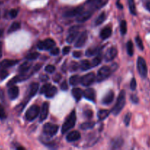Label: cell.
Segmentation results:
<instances>
[{
  "label": "cell",
  "mask_w": 150,
  "mask_h": 150,
  "mask_svg": "<svg viewBox=\"0 0 150 150\" xmlns=\"http://www.w3.org/2000/svg\"><path fill=\"white\" fill-rule=\"evenodd\" d=\"M125 103H126V94H125L124 91L122 90L121 91L120 93H119L116 105H114V107H113V109H112L111 111V112L113 113V115L116 116L121 112L122 108L124 107Z\"/></svg>",
  "instance_id": "1"
},
{
  "label": "cell",
  "mask_w": 150,
  "mask_h": 150,
  "mask_svg": "<svg viewBox=\"0 0 150 150\" xmlns=\"http://www.w3.org/2000/svg\"><path fill=\"white\" fill-rule=\"evenodd\" d=\"M75 123H76V112H75L74 110H73V111L71 112V114H69V117L66 119L64 124L63 125L61 130L62 133H66V132L69 131V130L73 128Z\"/></svg>",
  "instance_id": "2"
},
{
  "label": "cell",
  "mask_w": 150,
  "mask_h": 150,
  "mask_svg": "<svg viewBox=\"0 0 150 150\" xmlns=\"http://www.w3.org/2000/svg\"><path fill=\"white\" fill-rule=\"evenodd\" d=\"M137 67H138V73L140 76L143 78H146L148 73V68H147V64L145 59L143 57H139L137 61Z\"/></svg>",
  "instance_id": "3"
},
{
  "label": "cell",
  "mask_w": 150,
  "mask_h": 150,
  "mask_svg": "<svg viewBox=\"0 0 150 150\" xmlns=\"http://www.w3.org/2000/svg\"><path fill=\"white\" fill-rule=\"evenodd\" d=\"M40 107L37 105H32L29 109L26 111V115H25V117H26V120L27 121H32V120H35L40 114Z\"/></svg>",
  "instance_id": "4"
},
{
  "label": "cell",
  "mask_w": 150,
  "mask_h": 150,
  "mask_svg": "<svg viewBox=\"0 0 150 150\" xmlns=\"http://www.w3.org/2000/svg\"><path fill=\"white\" fill-rule=\"evenodd\" d=\"M111 74V68L107 66H104L101 67L98 71V74L96 76V81L98 82H101L106 80Z\"/></svg>",
  "instance_id": "5"
},
{
  "label": "cell",
  "mask_w": 150,
  "mask_h": 150,
  "mask_svg": "<svg viewBox=\"0 0 150 150\" xmlns=\"http://www.w3.org/2000/svg\"><path fill=\"white\" fill-rule=\"evenodd\" d=\"M58 130V125L51 124V123H46L44 126V133L49 136H53L57 133Z\"/></svg>",
  "instance_id": "6"
},
{
  "label": "cell",
  "mask_w": 150,
  "mask_h": 150,
  "mask_svg": "<svg viewBox=\"0 0 150 150\" xmlns=\"http://www.w3.org/2000/svg\"><path fill=\"white\" fill-rule=\"evenodd\" d=\"M96 80V76L94 73H89L80 79V83L82 86H88L92 84Z\"/></svg>",
  "instance_id": "7"
},
{
  "label": "cell",
  "mask_w": 150,
  "mask_h": 150,
  "mask_svg": "<svg viewBox=\"0 0 150 150\" xmlns=\"http://www.w3.org/2000/svg\"><path fill=\"white\" fill-rule=\"evenodd\" d=\"M55 45V42L52 39L45 40L44 41H41L38 43V48L40 50H50L53 48Z\"/></svg>",
  "instance_id": "8"
},
{
  "label": "cell",
  "mask_w": 150,
  "mask_h": 150,
  "mask_svg": "<svg viewBox=\"0 0 150 150\" xmlns=\"http://www.w3.org/2000/svg\"><path fill=\"white\" fill-rule=\"evenodd\" d=\"M78 29H79V26H72L69 30V35L66 38V41L68 43H71L73 41L76 39V38L78 35Z\"/></svg>",
  "instance_id": "9"
},
{
  "label": "cell",
  "mask_w": 150,
  "mask_h": 150,
  "mask_svg": "<svg viewBox=\"0 0 150 150\" xmlns=\"http://www.w3.org/2000/svg\"><path fill=\"white\" fill-rule=\"evenodd\" d=\"M117 54V49H116L115 47H111V48H109V49L107 50V52H106L105 55H104V60H105L106 62L112 61V60H113L116 58Z\"/></svg>",
  "instance_id": "10"
},
{
  "label": "cell",
  "mask_w": 150,
  "mask_h": 150,
  "mask_svg": "<svg viewBox=\"0 0 150 150\" xmlns=\"http://www.w3.org/2000/svg\"><path fill=\"white\" fill-rule=\"evenodd\" d=\"M49 103L45 102L43 103L41 111H40V121L41 122H43L47 118L49 114Z\"/></svg>",
  "instance_id": "11"
},
{
  "label": "cell",
  "mask_w": 150,
  "mask_h": 150,
  "mask_svg": "<svg viewBox=\"0 0 150 150\" xmlns=\"http://www.w3.org/2000/svg\"><path fill=\"white\" fill-rule=\"evenodd\" d=\"M92 16V10H88V11L82 12L79 15H78L76 18V21L79 23H83L86 21L87 20L90 18Z\"/></svg>",
  "instance_id": "12"
},
{
  "label": "cell",
  "mask_w": 150,
  "mask_h": 150,
  "mask_svg": "<svg viewBox=\"0 0 150 150\" xmlns=\"http://www.w3.org/2000/svg\"><path fill=\"white\" fill-rule=\"evenodd\" d=\"M82 10H83V7L80 6V7H75V8L72 9V10H68L66 13H64L63 16L65 17H74V16H78V15L80 14L82 12Z\"/></svg>",
  "instance_id": "13"
},
{
  "label": "cell",
  "mask_w": 150,
  "mask_h": 150,
  "mask_svg": "<svg viewBox=\"0 0 150 150\" xmlns=\"http://www.w3.org/2000/svg\"><path fill=\"white\" fill-rule=\"evenodd\" d=\"M87 39H88V33H87V32H83L79 37L76 42H75V47L76 48H81V47L84 46V45L86 42Z\"/></svg>",
  "instance_id": "14"
},
{
  "label": "cell",
  "mask_w": 150,
  "mask_h": 150,
  "mask_svg": "<svg viewBox=\"0 0 150 150\" xmlns=\"http://www.w3.org/2000/svg\"><path fill=\"white\" fill-rule=\"evenodd\" d=\"M19 95V89L18 86L12 85L8 89V96L10 100H15L18 98Z\"/></svg>",
  "instance_id": "15"
},
{
  "label": "cell",
  "mask_w": 150,
  "mask_h": 150,
  "mask_svg": "<svg viewBox=\"0 0 150 150\" xmlns=\"http://www.w3.org/2000/svg\"><path fill=\"white\" fill-rule=\"evenodd\" d=\"M19 62V60L13 59H4L0 62V68L1 69H7L8 67H13L15 64Z\"/></svg>",
  "instance_id": "16"
},
{
  "label": "cell",
  "mask_w": 150,
  "mask_h": 150,
  "mask_svg": "<svg viewBox=\"0 0 150 150\" xmlns=\"http://www.w3.org/2000/svg\"><path fill=\"white\" fill-rule=\"evenodd\" d=\"M83 95L87 100L90 101H95L96 99V92L94 89L88 88L85 89L83 92Z\"/></svg>",
  "instance_id": "17"
},
{
  "label": "cell",
  "mask_w": 150,
  "mask_h": 150,
  "mask_svg": "<svg viewBox=\"0 0 150 150\" xmlns=\"http://www.w3.org/2000/svg\"><path fill=\"white\" fill-rule=\"evenodd\" d=\"M107 1H108V0H94L90 4H91L93 10H98V9L104 7L107 4Z\"/></svg>",
  "instance_id": "18"
},
{
  "label": "cell",
  "mask_w": 150,
  "mask_h": 150,
  "mask_svg": "<svg viewBox=\"0 0 150 150\" xmlns=\"http://www.w3.org/2000/svg\"><path fill=\"white\" fill-rule=\"evenodd\" d=\"M80 133L78 131H72L69 133L66 136V140L69 142H74L80 139Z\"/></svg>",
  "instance_id": "19"
},
{
  "label": "cell",
  "mask_w": 150,
  "mask_h": 150,
  "mask_svg": "<svg viewBox=\"0 0 150 150\" xmlns=\"http://www.w3.org/2000/svg\"><path fill=\"white\" fill-rule=\"evenodd\" d=\"M114 99V93L113 91H109L102 98V103L105 105H109L113 102Z\"/></svg>",
  "instance_id": "20"
},
{
  "label": "cell",
  "mask_w": 150,
  "mask_h": 150,
  "mask_svg": "<svg viewBox=\"0 0 150 150\" xmlns=\"http://www.w3.org/2000/svg\"><path fill=\"white\" fill-rule=\"evenodd\" d=\"M26 78H27V76H25V74H24V73H21V74H20L19 76H16V77L13 78V79H11V80L10 81V82L7 83V85H8V86L14 85L15 83H18V82H20V81H22L26 80Z\"/></svg>",
  "instance_id": "21"
},
{
  "label": "cell",
  "mask_w": 150,
  "mask_h": 150,
  "mask_svg": "<svg viewBox=\"0 0 150 150\" xmlns=\"http://www.w3.org/2000/svg\"><path fill=\"white\" fill-rule=\"evenodd\" d=\"M112 34V29L110 27H106L103 29L100 32V38L102 40H106L110 38Z\"/></svg>",
  "instance_id": "22"
},
{
  "label": "cell",
  "mask_w": 150,
  "mask_h": 150,
  "mask_svg": "<svg viewBox=\"0 0 150 150\" xmlns=\"http://www.w3.org/2000/svg\"><path fill=\"white\" fill-rule=\"evenodd\" d=\"M71 92L72 95H73V97L76 101L80 100L81 98H82V96L83 95V92H82V89H79V88H74L72 89Z\"/></svg>",
  "instance_id": "23"
},
{
  "label": "cell",
  "mask_w": 150,
  "mask_h": 150,
  "mask_svg": "<svg viewBox=\"0 0 150 150\" xmlns=\"http://www.w3.org/2000/svg\"><path fill=\"white\" fill-rule=\"evenodd\" d=\"M38 89H39V84H38V83H31L30 86H29V98L36 95V93L38 91Z\"/></svg>",
  "instance_id": "24"
},
{
  "label": "cell",
  "mask_w": 150,
  "mask_h": 150,
  "mask_svg": "<svg viewBox=\"0 0 150 150\" xmlns=\"http://www.w3.org/2000/svg\"><path fill=\"white\" fill-rule=\"evenodd\" d=\"M123 139H122L121 138H117V139H115L113 142V143H112V148L114 149H119V148H121L123 146Z\"/></svg>",
  "instance_id": "25"
},
{
  "label": "cell",
  "mask_w": 150,
  "mask_h": 150,
  "mask_svg": "<svg viewBox=\"0 0 150 150\" xmlns=\"http://www.w3.org/2000/svg\"><path fill=\"white\" fill-rule=\"evenodd\" d=\"M57 89L55 86H50L49 89L45 93V95L47 98H51L57 94Z\"/></svg>",
  "instance_id": "26"
},
{
  "label": "cell",
  "mask_w": 150,
  "mask_h": 150,
  "mask_svg": "<svg viewBox=\"0 0 150 150\" xmlns=\"http://www.w3.org/2000/svg\"><path fill=\"white\" fill-rule=\"evenodd\" d=\"M101 48L100 47H94V48H91L86 51V56L87 57H92V56L95 55V54H98L100 51Z\"/></svg>",
  "instance_id": "27"
},
{
  "label": "cell",
  "mask_w": 150,
  "mask_h": 150,
  "mask_svg": "<svg viewBox=\"0 0 150 150\" xmlns=\"http://www.w3.org/2000/svg\"><path fill=\"white\" fill-rule=\"evenodd\" d=\"M110 114V111L106 109H101L98 112V118L99 120H103L107 118Z\"/></svg>",
  "instance_id": "28"
},
{
  "label": "cell",
  "mask_w": 150,
  "mask_h": 150,
  "mask_svg": "<svg viewBox=\"0 0 150 150\" xmlns=\"http://www.w3.org/2000/svg\"><path fill=\"white\" fill-rule=\"evenodd\" d=\"M80 79L81 78L79 76L75 75V76H71L70 78V79H69V83H70V84L71 86H76V85H78L80 83Z\"/></svg>",
  "instance_id": "29"
},
{
  "label": "cell",
  "mask_w": 150,
  "mask_h": 150,
  "mask_svg": "<svg viewBox=\"0 0 150 150\" xmlns=\"http://www.w3.org/2000/svg\"><path fill=\"white\" fill-rule=\"evenodd\" d=\"M30 67H31V63L28 62H24L23 64L19 67V70L21 73H24L29 70Z\"/></svg>",
  "instance_id": "30"
},
{
  "label": "cell",
  "mask_w": 150,
  "mask_h": 150,
  "mask_svg": "<svg viewBox=\"0 0 150 150\" xmlns=\"http://www.w3.org/2000/svg\"><path fill=\"white\" fill-rule=\"evenodd\" d=\"M20 27H21V23H19V22H13V23L10 25V27H9L7 32H8V33L14 32H16V31H17L18 29H20Z\"/></svg>",
  "instance_id": "31"
},
{
  "label": "cell",
  "mask_w": 150,
  "mask_h": 150,
  "mask_svg": "<svg viewBox=\"0 0 150 150\" xmlns=\"http://www.w3.org/2000/svg\"><path fill=\"white\" fill-rule=\"evenodd\" d=\"M128 1V5H129V9L130 13H132L133 16H136V7H135V4L134 0H127Z\"/></svg>",
  "instance_id": "32"
},
{
  "label": "cell",
  "mask_w": 150,
  "mask_h": 150,
  "mask_svg": "<svg viewBox=\"0 0 150 150\" xmlns=\"http://www.w3.org/2000/svg\"><path fill=\"white\" fill-rule=\"evenodd\" d=\"M92 67L91 66V64L89 62V61L88 60H82L80 63V68L82 69V70L85 71L87 70H89L91 67Z\"/></svg>",
  "instance_id": "33"
},
{
  "label": "cell",
  "mask_w": 150,
  "mask_h": 150,
  "mask_svg": "<svg viewBox=\"0 0 150 150\" xmlns=\"http://www.w3.org/2000/svg\"><path fill=\"white\" fill-rule=\"evenodd\" d=\"M126 51L127 54L129 57H132L134 54V48H133V43L132 41H128L126 43Z\"/></svg>",
  "instance_id": "34"
},
{
  "label": "cell",
  "mask_w": 150,
  "mask_h": 150,
  "mask_svg": "<svg viewBox=\"0 0 150 150\" xmlns=\"http://www.w3.org/2000/svg\"><path fill=\"white\" fill-rule=\"evenodd\" d=\"M95 125V123L93 122H87L82 123L80 125V127L82 130H89V129L93 128Z\"/></svg>",
  "instance_id": "35"
},
{
  "label": "cell",
  "mask_w": 150,
  "mask_h": 150,
  "mask_svg": "<svg viewBox=\"0 0 150 150\" xmlns=\"http://www.w3.org/2000/svg\"><path fill=\"white\" fill-rule=\"evenodd\" d=\"M105 19H106V13L103 12V13H101V14L99 16V17L96 19V21H95L96 25L101 24V23L104 21Z\"/></svg>",
  "instance_id": "36"
},
{
  "label": "cell",
  "mask_w": 150,
  "mask_h": 150,
  "mask_svg": "<svg viewBox=\"0 0 150 150\" xmlns=\"http://www.w3.org/2000/svg\"><path fill=\"white\" fill-rule=\"evenodd\" d=\"M101 54H99V55L96 57L95 58L93 59L92 62H91V66H92V67H96V66L99 65V64L101 63Z\"/></svg>",
  "instance_id": "37"
},
{
  "label": "cell",
  "mask_w": 150,
  "mask_h": 150,
  "mask_svg": "<svg viewBox=\"0 0 150 150\" xmlns=\"http://www.w3.org/2000/svg\"><path fill=\"white\" fill-rule=\"evenodd\" d=\"M120 31L121 35H125L127 31V28H126V22L124 20L121 21L120 24Z\"/></svg>",
  "instance_id": "38"
},
{
  "label": "cell",
  "mask_w": 150,
  "mask_h": 150,
  "mask_svg": "<svg viewBox=\"0 0 150 150\" xmlns=\"http://www.w3.org/2000/svg\"><path fill=\"white\" fill-rule=\"evenodd\" d=\"M38 57H39V54H38V52H33L28 54L26 57V59L32 61V60H35L36 59H38Z\"/></svg>",
  "instance_id": "39"
},
{
  "label": "cell",
  "mask_w": 150,
  "mask_h": 150,
  "mask_svg": "<svg viewBox=\"0 0 150 150\" xmlns=\"http://www.w3.org/2000/svg\"><path fill=\"white\" fill-rule=\"evenodd\" d=\"M135 42H136L137 45H138V48H139L140 50H141V51H143L144 48V44H143V41L142 40H141V38H140L139 36H137L136 38H135Z\"/></svg>",
  "instance_id": "40"
},
{
  "label": "cell",
  "mask_w": 150,
  "mask_h": 150,
  "mask_svg": "<svg viewBox=\"0 0 150 150\" xmlns=\"http://www.w3.org/2000/svg\"><path fill=\"white\" fill-rule=\"evenodd\" d=\"M8 72L5 69H1L0 70V80H4L8 76Z\"/></svg>",
  "instance_id": "41"
},
{
  "label": "cell",
  "mask_w": 150,
  "mask_h": 150,
  "mask_svg": "<svg viewBox=\"0 0 150 150\" xmlns=\"http://www.w3.org/2000/svg\"><path fill=\"white\" fill-rule=\"evenodd\" d=\"M131 113H127V114L125 115L124 117V122L125 125L126 126H129V122H130L131 120Z\"/></svg>",
  "instance_id": "42"
},
{
  "label": "cell",
  "mask_w": 150,
  "mask_h": 150,
  "mask_svg": "<svg viewBox=\"0 0 150 150\" xmlns=\"http://www.w3.org/2000/svg\"><path fill=\"white\" fill-rule=\"evenodd\" d=\"M50 86H51V84H50V83H46V84H44V86L41 87L40 92H41V94H45L46 92V91L49 89Z\"/></svg>",
  "instance_id": "43"
},
{
  "label": "cell",
  "mask_w": 150,
  "mask_h": 150,
  "mask_svg": "<svg viewBox=\"0 0 150 150\" xmlns=\"http://www.w3.org/2000/svg\"><path fill=\"white\" fill-rule=\"evenodd\" d=\"M6 118V113L4 111V107L0 104V120H4Z\"/></svg>",
  "instance_id": "44"
},
{
  "label": "cell",
  "mask_w": 150,
  "mask_h": 150,
  "mask_svg": "<svg viewBox=\"0 0 150 150\" xmlns=\"http://www.w3.org/2000/svg\"><path fill=\"white\" fill-rule=\"evenodd\" d=\"M45 70L49 73H53L54 72V70H55V67H54V66L49 64V65H47L45 67Z\"/></svg>",
  "instance_id": "45"
},
{
  "label": "cell",
  "mask_w": 150,
  "mask_h": 150,
  "mask_svg": "<svg viewBox=\"0 0 150 150\" xmlns=\"http://www.w3.org/2000/svg\"><path fill=\"white\" fill-rule=\"evenodd\" d=\"M18 13H19V10H16V9H13V10H10V13H9L10 17L11 18H15L17 16Z\"/></svg>",
  "instance_id": "46"
},
{
  "label": "cell",
  "mask_w": 150,
  "mask_h": 150,
  "mask_svg": "<svg viewBox=\"0 0 150 150\" xmlns=\"http://www.w3.org/2000/svg\"><path fill=\"white\" fill-rule=\"evenodd\" d=\"M136 86H137V83H136V80L135 79H132L130 81V89H132V91L135 90L136 89Z\"/></svg>",
  "instance_id": "47"
},
{
  "label": "cell",
  "mask_w": 150,
  "mask_h": 150,
  "mask_svg": "<svg viewBox=\"0 0 150 150\" xmlns=\"http://www.w3.org/2000/svg\"><path fill=\"white\" fill-rule=\"evenodd\" d=\"M84 115H85V117H87V118H91L93 116V111L89 109L86 110V111H85V112H84Z\"/></svg>",
  "instance_id": "48"
},
{
  "label": "cell",
  "mask_w": 150,
  "mask_h": 150,
  "mask_svg": "<svg viewBox=\"0 0 150 150\" xmlns=\"http://www.w3.org/2000/svg\"><path fill=\"white\" fill-rule=\"evenodd\" d=\"M68 88H69V86H68L67 82H66V81H63V83H61V86H60V89H61L62 90H63V91H66L68 89Z\"/></svg>",
  "instance_id": "49"
},
{
  "label": "cell",
  "mask_w": 150,
  "mask_h": 150,
  "mask_svg": "<svg viewBox=\"0 0 150 150\" xmlns=\"http://www.w3.org/2000/svg\"><path fill=\"white\" fill-rule=\"evenodd\" d=\"M60 53V49L58 48H51V51H50V54L51 55H57V54Z\"/></svg>",
  "instance_id": "50"
},
{
  "label": "cell",
  "mask_w": 150,
  "mask_h": 150,
  "mask_svg": "<svg viewBox=\"0 0 150 150\" xmlns=\"http://www.w3.org/2000/svg\"><path fill=\"white\" fill-rule=\"evenodd\" d=\"M41 64H36V65L34 67V68H33V70H32L31 74H32L33 73H35V72L38 71V70H40V68H41Z\"/></svg>",
  "instance_id": "51"
},
{
  "label": "cell",
  "mask_w": 150,
  "mask_h": 150,
  "mask_svg": "<svg viewBox=\"0 0 150 150\" xmlns=\"http://www.w3.org/2000/svg\"><path fill=\"white\" fill-rule=\"evenodd\" d=\"M71 48L69 46H66L65 48H63V54H68L69 52H70Z\"/></svg>",
  "instance_id": "52"
},
{
  "label": "cell",
  "mask_w": 150,
  "mask_h": 150,
  "mask_svg": "<svg viewBox=\"0 0 150 150\" xmlns=\"http://www.w3.org/2000/svg\"><path fill=\"white\" fill-rule=\"evenodd\" d=\"M131 100L134 103H138V98L136 95H132L131 96Z\"/></svg>",
  "instance_id": "53"
},
{
  "label": "cell",
  "mask_w": 150,
  "mask_h": 150,
  "mask_svg": "<svg viewBox=\"0 0 150 150\" xmlns=\"http://www.w3.org/2000/svg\"><path fill=\"white\" fill-rule=\"evenodd\" d=\"M54 81L55 82H58L60 80V79H61V75L60 74H56L55 76H54Z\"/></svg>",
  "instance_id": "54"
},
{
  "label": "cell",
  "mask_w": 150,
  "mask_h": 150,
  "mask_svg": "<svg viewBox=\"0 0 150 150\" xmlns=\"http://www.w3.org/2000/svg\"><path fill=\"white\" fill-rule=\"evenodd\" d=\"M71 68H72V70H76V69L78 68V64L76 62H73L71 64Z\"/></svg>",
  "instance_id": "55"
},
{
  "label": "cell",
  "mask_w": 150,
  "mask_h": 150,
  "mask_svg": "<svg viewBox=\"0 0 150 150\" xmlns=\"http://www.w3.org/2000/svg\"><path fill=\"white\" fill-rule=\"evenodd\" d=\"M73 56L74 57H76V58H79L82 56V53L79 52V51H75V52L73 53Z\"/></svg>",
  "instance_id": "56"
},
{
  "label": "cell",
  "mask_w": 150,
  "mask_h": 150,
  "mask_svg": "<svg viewBox=\"0 0 150 150\" xmlns=\"http://www.w3.org/2000/svg\"><path fill=\"white\" fill-rule=\"evenodd\" d=\"M116 5L118 6V7H119V9L123 8V6H122V4H120V2H119V0H118L117 2H116Z\"/></svg>",
  "instance_id": "57"
},
{
  "label": "cell",
  "mask_w": 150,
  "mask_h": 150,
  "mask_svg": "<svg viewBox=\"0 0 150 150\" xmlns=\"http://www.w3.org/2000/svg\"><path fill=\"white\" fill-rule=\"evenodd\" d=\"M146 7L147 10L150 12V1H148V2L146 4Z\"/></svg>",
  "instance_id": "58"
},
{
  "label": "cell",
  "mask_w": 150,
  "mask_h": 150,
  "mask_svg": "<svg viewBox=\"0 0 150 150\" xmlns=\"http://www.w3.org/2000/svg\"><path fill=\"white\" fill-rule=\"evenodd\" d=\"M2 55V45H1V42H0V58Z\"/></svg>",
  "instance_id": "59"
},
{
  "label": "cell",
  "mask_w": 150,
  "mask_h": 150,
  "mask_svg": "<svg viewBox=\"0 0 150 150\" xmlns=\"http://www.w3.org/2000/svg\"><path fill=\"white\" fill-rule=\"evenodd\" d=\"M0 98L1 99L4 98V93H3V91L1 89H0Z\"/></svg>",
  "instance_id": "60"
},
{
  "label": "cell",
  "mask_w": 150,
  "mask_h": 150,
  "mask_svg": "<svg viewBox=\"0 0 150 150\" xmlns=\"http://www.w3.org/2000/svg\"><path fill=\"white\" fill-rule=\"evenodd\" d=\"M3 35V29H0V37L2 36Z\"/></svg>",
  "instance_id": "61"
},
{
  "label": "cell",
  "mask_w": 150,
  "mask_h": 150,
  "mask_svg": "<svg viewBox=\"0 0 150 150\" xmlns=\"http://www.w3.org/2000/svg\"><path fill=\"white\" fill-rule=\"evenodd\" d=\"M16 149H24V148L22 147V146H19V147H17Z\"/></svg>",
  "instance_id": "62"
},
{
  "label": "cell",
  "mask_w": 150,
  "mask_h": 150,
  "mask_svg": "<svg viewBox=\"0 0 150 150\" xmlns=\"http://www.w3.org/2000/svg\"><path fill=\"white\" fill-rule=\"evenodd\" d=\"M93 1H94V0H88V1H87V2H88V4H90V3H91V2H92Z\"/></svg>",
  "instance_id": "63"
},
{
  "label": "cell",
  "mask_w": 150,
  "mask_h": 150,
  "mask_svg": "<svg viewBox=\"0 0 150 150\" xmlns=\"http://www.w3.org/2000/svg\"><path fill=\"white\" fill-rule=\"evenodd\" d=\"M1 4V1H0V4Z\"/></svg>",
  "instance_id": "64"
}]
</instances>
